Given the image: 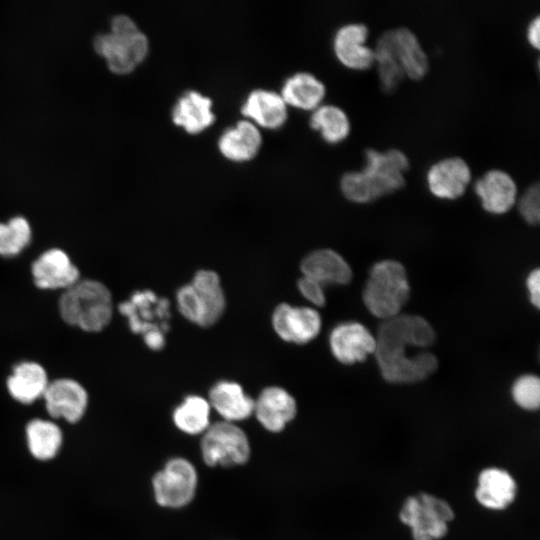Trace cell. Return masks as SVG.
I'll return each instance as SVG.
<instances>
[{"label":"cell","instance_id":"cell-1","mask_svg":"<svg viewBox=\"0 0 540 540\" xmlns=\"http://www.w3.org/2000/svg\"><path fill=\"white\" fill-rule=\"evenodd\" d=\"M375 357L383 379L392 384H414L427 379L437 367L436 356L425 350L408 355L409 348L425 349L435 341L431 324L421 316L399 314L382 321Z\"/></svg>","mask_w":540,"mask_h":540},{"label":"cell","instance_id":"cell-2","mask_svg":"<svg viewBox=\"0 0 540 540\" xmlns=\"http://www.w3.org/2000/svg\"><path fill=\"white\" fill-rule=\"evenodd\" d=\"M364 155L365 163L360 171H348L341 177L340 189L347 200L357 204L371 203L405 185L409 159L403 151L368 148Z\"/></svg>","mask_w":540,"mask_h":540},{"label":"cell","instance_id":"cell-3","mask_svg":"<svg viewBox=\"0 0 540 540\" xmlns=\"http://www.w3.org/2000/svg\"><path fill=\"white\" fill-rule=\"evenodd\" d=\"M62 320L85 332L97 333L112 320L114 304L109 288L94 279H80L62 291L58 302Z\"/></svg>","mask_w":540,"mask_h":540},{"label":"cell","instance_id":"cell-4","mask_svg":"<svg viewBox=\"0 0 540 540\" xmlns=\"http://www.w3.org/2000/svg\"><path fill=\"white\" fill-rule=\"evenodd\" d=\"M410 297V284L405 267L392 259L375 263L363 289L367 310L382 321L401 314Z\"/></svg>","mask_w":540,"mask_h":540},{"label":"cell","instance_id":"cell-5","mask_svg":"<svg viewBox=\"0 0 540 540\" xmlns=\"http://www.w3.org/2000/svg\"><path fill=\"white\" fill-rule=\"evenodd\" d=\"M176 301L181 314L201 327L217 322L226 306L220 278L211 270L196 272L190 284L178 289Z\"/></svg>","mask_w":540,"mask_h":540},{"label":"cell","instance_id":"cell-6","mask_svg":"<svg viewBox=\"0 0 540 540\" xmlns=\"http://www.w3.org/2000/svg\"><path fill=\"white\" fill-rule=\"evenodd\" d=\"M454 516L447 501L426 492L407 497L399 512V519L410 528L413 540L444 538Z\"/></svg>","mask_w":540,"mask_h":540},{"label":"cell","instance_id":"cell-7","mask_svg":"<svg viewBox=\"0 0 540 540\" xmlns=\"http://www.w3.org/2000/svg\"><path fill=\"white\" fill-rule=\"evenodd\" d=\"M200 452L210 467L244 465L251 456V445L245 431L236 423L218 421L202 434Z\"/></svg>","mask_w":540,"mask_h":540},{"label":"cell","instance_id":"cell-8","mask_svg":"<svg viewBox=\"0 0 540 540\" xmlns=\"http://www.w3.org/2000/svg\"><path fill=\"white\" fill-rule=\"evenodd\" d=\"M156 503L167 509H180L192 502L198 487V473L184 457L169 459L152 478Z\"/></svg>","mask_w":540,"mask_h":540},{"label":"cell","instance_id":"cell-9","mask_svg":"<svg viewBox=\"0 0 540 540\" xmlns=\"http://www.w3.org/2000/svg\"><path fill=\"white\" fill-rule=\"evenodd\" d=\"M93 47L102 56L108 68L115 74L132 72L147 56L149 43L140 30L129 34L112 32L95 37Z\"/></svg>","mask_w":540,"mask_h":540},{"label":"cell","instance_id":"cell-10","mask_svg":"<svg viewBox=\"0 0 540 540\" xmlns=\"http://www.w3.org/2000/svg\"><path fill=\"white\" fill-rule=\"evenodd\" d=\"M373 50L392 56L410 79L420 80L429 70L428 57L417 36L409 28L399 27L384 31Z\"/></svg>","mask_w":540,"mask_h":540},{"label":"cell","instance_id":"cell-11","mask_svg":"<svg viewBox=\"0 0 540 540\" xmlns=\"http://www.w3.org/2000/svg\"><path fill=\"white\" fill-rule=\"evenodd\" d=\"M48 415L74 424L85 415L89 396L85 387L73 378L62 377L49 382L42 397Z\"/></svg>","mask_w":540,"mask_h":540},{"label":"cell","instance_id":"cell-12","mask_svg":"<svg viewBox=\"0 0 540 540\" xmlns=\"http://www.w3.org/2000/svg\"><path fill=\"white\" fill-rule=\"evenodd\" d=\"M35 286L42 290H65L80 278V271L66 251L50 248L41 253L31 265Z\"/></svg>","mask_w":540,"mask_h":540},{"label":"cell","instance_id":"cell-13","mask_svg":"<svg viewBox=\"0 0 540 540\" xmlns=\"http://www.w3.org/2000/svg\"><path fill=\"white\" fill-rule=\"evenodd\" d=\"M329 346L337 361L353 365L375 353L376 337L359 322H343L331 331Z\"/></svg>","mask_w":540,"mask_h":540},{"label":"cell","instance_id":"cell-14","mask_svg":"<svg viewBox=\"0 0 540 540\" xmlns=\"http://www.w3.org/2000/svg\"><path fill=\"white\" fill-rule=\"evenodd\" d=\"M272 325L276 334L284 341L306 344L319 334L321 317L313 308L281 303L273 312Z\"/></svg>","mask_w":540,"mask_h":540},{"label":"cell","instance_id":"cell-15","mask_svg":"<svg viewBox=\"0 0 540 540\" xmlns=\"http://www.w3.org/2000/svg\"><path fill=\"white\" fill-rule=\"evenodd\" d=\"M472 178L471 168L461 157L451 156L432 164L426 174L431 194L439 199L455 200L461 197Z\"/></svg>","mask_w":540,"mask_h":540},{"label":"cell","instance_id":"cell-16","mask_svg":"<svg viewBox=\"0 0 540 540\" xmlns=\"http://www.w3.org/2000/svg\"><path fill=\"white\" fill-rule=\"evenodd\" d=\"M369 29L364 23H347L338 28L333 50L341 64L353 70H367L375 63L374 50L366 45Z\"/></svg>","mask_w":540,"mask_h":540},{"label":"cell","instance_id":"cell-17","mask_svg":"<svg viewBox=\"0 0 540 540\" xmlns=\"http://www.w3.org/2000/svg\"><path fill=\"white\" fill-rule=\"evenodd\" d=\"M297 404L284 388L270 386L254 400V411L259 424L268 432L279 433L295 418Z\"/></svg>","mask_w":540,"mask_h":540},{"label":"cell","instance_id":"cell-18","mask_svg":"<svg viewBox=\"0 0 540 540\" xmlns=\"http://www.w3.org/2000/svg\"><path fill=\"white\" fill-rule=\"evenodd\" d=\"M474 191L482 208L494 215L507 213L517 201V184L501 169L486 171L474 184Z\"/></svg>","mask_w":540,"mask_h":540},{"label":"cell","instance_id":"cell-19","mask_svg":"<svg viewBox=\"0 0 540 540\" xmlns=\"http://www.w3.org/2000/svg\"><path fill=\"white\" fill-rule=\"evenodd\" d=\"M517 496V483L505 469L488 467L477 477L475 498L486 509L501 511L509 507Z\"/></svg>","mask_w":540,"mask_h":540},{"label":"cell","instance_id":"cell-20","mask_svg":"<svg viewBox=\"0 0 540 540\" xmlns=\"http://www.w3.org/2000/svg\"><path fill=\"white\" fill-rule=\"evenodd\" d=\"M50 380L43 365L25 360L15 364L6 379V389L12 399L29 405L42 399Z\"/></svg>","mask_w":540,"mask_h":540},{"label":"cell","instance_id":"cell-21","mask_svg":"<svg viewBox=\"0 0 540 540\" xmlns=\"http://www.w3.org/2000/svg\"><path fill=\"white\" fill-rule=\"evenodd\" d=\"M302 276L311 278L321 285H346L352 280V269L348 262L332 249H319L306 255L300 264Z\"/></svg>","mask_w":540,"mask_h":540},{"label":"cell","instance_id":"cell-22","mask_svg":"<svg viewBox=\"0 0 540 540\" xmlns=\"http://www.w3.org/2000/svg\"><path fill=\"white\" fill-rule=\"evenodd\" d=\"M157 300V297L151 291H138L132 295L129 301L119 305L120 313L127 316L129 326L133 332L142 333L143 336L152 331L164 333L165 330L156 325L153 319L156 317L163 322H167L166 316H168L169 305L166 300L162 299L153 307Z\"/></svg>","mask_w":540,"mask_h":540},{"label":"cell","instance_id":"cell-23","mask_svg":"<svg viewBox=\"0 0 540 540\" xmlns=\"http://www.w3.org/2000/svg\"><path fill=\"white\" fill-rule=\"evenodd\" d=\"M208 400L223 421L236 423L253 415L254 399L236 382L219 381L210 389Z\"/></svg>","mask_w":540,"mask_h":540},{"label":"cell","instance_id":"cell-24","mask_svg":"<svg viewBox=\"0 0 540 540\" xmlns=\"http://www.w3.org/2000/svg\"><path fill=\"white\" fill-rule=\"evenodd\" d=\"M241 112L253 123L269 129L281 127L287 118V104L276 92L264 89L252 91L243 103Z\"/></svg>","mask_w":540,"mask_h":540},{"label":"cell","instance_id":"cell-25","mask_svg":"<svg viewBox=\"0 0 540 540\" xmlns=\"http://www.w3.org/2000/svg\"><path fill=\"white\" fill-rule=\"evenodd\" d=\"M261 142L257 126L252 121L241 120L222 133L218 147L229 160L247 161L258 153Z\"/></svg>","mask_w":540,"mask_h":540},{"label":"cell","instance_id":"cell-26","mask_svg":"<svg viewBox=\"0 0 540 540\" xmlns=\"http://www.w3.org/2000/svg\"><path fill=\"white\" fill-rule=\"evenodd\" d=\"M172 120L188 133L203 131L214 121L211 99L197 91L186 92L174 105Z\"/></svg>","mask_w":540,"mask_h":540},{"label":"cell","instance_id":"cell-27","mask_svg":"<svg viewBox=\"0 0 540 540\" xmlns=\"http://www.w3.org/2000/svg\"><path fill=\"white\" fill-rule=\"evenodd\" d=\"M27 447L39 461L53 459L60 451L63 433L59 425L49 419L34 418L25 427Z\"/></svg>","mask_w":540,"mask_h":540},{"label":"cell","instance_id":"cell-28","mask_svg":"<svg viewBox=\"0 0 540 540\" xmlns=\"http://www.w3.org/2000/svg\"><path fill=\"white\" fill-rule=\"evenodd\" d=\"M325 94L326 87L320 79L309 72H298L285 81L280 95L287 105L314 110Z\"/></svg>","mask_w":540,"mask_h":540},{"label":"cell","instance_id":"cell-29","mask_svg":"<svg viewBox=\"0 0 540 540\" xmlns=\"http://www.w3.org/2000/svg\"><path fill=\"white\" fill-rule=\"evenodd\" d=\"M211 406L198 395L187 396L172 414L176 428L187 435L203 434L210 426Z\"/></svg>","mask_w":540,"mask_h":540},{"label":"cell","instance_id":"cell-30","mask_svg":"<svg viewBox=\"0 0 540 540\" xmlns=\"http://www.w3.org/2000/svg\"><path fill=\"white\" fill-rule=\"evenodd\" d=\"M310 126L319 131L322 138L330 144L344 141L351 131L347 113L332 104L320 105L314 109L310 117Z\"/></svg>","mask_w":540,"mask_h":540},{"label":"cell","instance_id":"cell-31","mask_svg":"<svg viewBox=\"0 0 540 540\" xmlns=\"http://www.w3.org/2000/svg\"><path fill=\"white\" fill-rule=\"evenodd\" d=\"M32 240V228L23 216H14L0 222V256L14 257L28 247Z\"/></svg>","mask_w":540,"mask_h":540},{"label":"cell","instance_id":"cell-32","mask_svg":"<svg viewBox=\"0 0 540 540\" xmlns=\"http://www.w3.org/2000/svg\"><path fill=\"white\" fill-rule=\"evenodd\" d=\"M515 404L526 411H536L540 405V380L536 375L525 374L518 377L511 388Z\"/></svg>","mask_w":540,"mask_h":540},{"label":"cell","instance_id":"cell-33","mask_svg":"<svg viewBox=\"0 0 540 540\" xmlns=\"http://www.w3.org/2000/svg\"><path fill=\"white\" fill-rule=\"evenodd\" d=\"M380 88L386 93L394 92L406 77L401 66L392 56L374 52Z\"/></svg>","mask_w":540,"mask_h":540},{"label":"cell","instance_id":"cell-34","mask_svg":"<svg viewBox=\"0 0 540 540\" xmlns=\"http://www.w3.org/2000/svg\"><path fill=\"white\" fill-rule=\"evenodd\" d=\"M516 202L519 214L524 221L529 225H537L540 220L539 184L530 185Z\"/></svg>","mask_w":540,"mask_h":540},{"label":"cell","instance_id":"cell-35","mask_svg":"<svg viewBox=\"0 0 540 540\" xmlns=\"http://www.w3.org/2000/svg\"><path fill=\"white\" fill-rule=\"evenodd\" d=\"M298 289L305 299L315 306L325 305L326 298L324 292V286L317 281L302 276L298 280Z\"/></svg>","mask_w":540,"mask_h":540},{"label":"cell","instance_id":"cell-36","mask_svg":"<svg viewBox=\"0 0 540 540\" xmlns=\"http://www.w3.org/2000/svg\"><path fill=\"white\" fill-rule=\"evenodd\" d=\"M526 287L530 303L537 309L540 307V270L533 269L526 278Z\"/></svg>","mask_w":540,"mask_h":540},{"label":"cell","instance_id":"cell-37","mask_svg":"<svg viewBox=\"0 0 540 540\" xmlns=\"http://www.w3.org/2000/svg\"><path fill=\"white\" fill-rule=\"evenodd\" d=\"M139 30L135 22L127 15H117L111 20V31L114 34H129Z\"/></svg>","mask_w":540,"mask_h":540},{"label":"cell","instance_id":"cell-38","mask_svg":"<svg viewBox=\"0 0 540 540\" xmlns=\"http://www.w3.org/2000/svg\"><path fill=\"white\" fill-rule=\"evenodd\" d=\"M527 40L532 47L539 49L540 47V19L537 15L533 18L526 31Z\"/></svg>","mask_w":540,"mask_h":540}]
</instances>
